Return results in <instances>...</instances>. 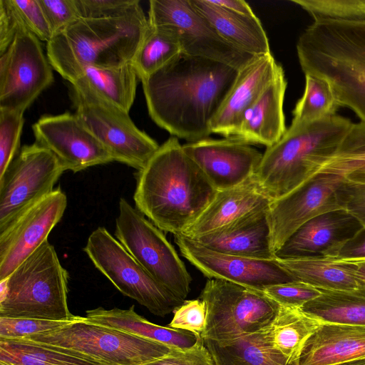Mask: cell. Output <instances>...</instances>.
Listing matches in <instances>:
<instances>
[{"label": "cell", "instance_id": "cell-1", "mask_svg": "<svg viewBox=\"0 0 365 365\" xmlns=\"http://www.w3.org/2000/svg\"><path fill=\"white\" fill-rule=\"evenodd\" d=\"M239 71L222 62L180 53L140 80L150 117L178 138H207Z\"/></svg>", "mask_w": 365, "mask_h": 365}, {"label": "cell", "instance_id": "cell-2", "mask_svg": "<svg viewBox=\"0 0 365 365\" xmlns=\"http://www.w3.org/2000/svg\"><path fill=\"white\" fill-rule=\"evenodd\" d=\"M217 192L173 136L138 171L133 200L157 227L176 235L197 220Z\"/></svg>", "mask_w": 365, "mask_h": 365}, {"label": "cell", "instance_id": "cell-3", "mask_svg": "<svg viewBox=\"0 0 365 365\" xmlns=\"http://www.w3.org/2000/svg\"><path fill=\"white\" fill-rule=\"evenodd\" d=\"M305 74L327 80L339 106L365 123V19L314 21L297 43Z\"/></svg>", "mask_w": 365, "mask_h": 365}, {"label": "cell", "instance_id": "cell-4", "mask_svg": "<svg viewBox=\"0 0 365 365\" xmlns=\"http://www.w3.org/2000/svg\"><path fill=\"white\" fill-rule=\"evenodd\" d=\"M148 26L140 3L120 16L79 19L46 43V56L53 70L71 83L88 66L131 63Z\"/></svg>", "mask_w": 365, "mask_h": 365}, {"label": "cell", "instance_id": "cell-5", "mask_svg": "<svg viewBox=\"0 0 365 365\" xmlns=\"http://www.w3.org/2000/svg\"><path fill=\"white\" fill-rule=\"evenodd\" d=\"M352 123L336 114L303 126H289L262 154L255 175L260 189L273 201L299 187L336 154Z\"/></svg>", "mask_w": 365, "mask_h": 365}, {"label": "cell", "instance_id": "cell-6", "mask_svg": "<svg viewBox=\"0 0 365 365\" xmlns=\"http://www.w3.org/2000/svg\"><path fill=\"white\" fill-rule=\"evenodd\" d=\"M68 274L46 240L0 282V317L75 320L68 306Z\"/></svg>", "mask_w": 365, "mask_h": 365}, {"label": "cell", "instance_id": "cell-7", "mask_svg": "<svg viewBox=\"0 0 365 365\" xmlns=\"http://www.w3.org/2000/svg\"><path fill=\"white\" fill-rule=\"evenodd\" d=\"M26 339L76 351L105 365H143L176 350L83 317Z\"/></svg>", "mask_w": 365, "mask_h": 365}, {"label": "cell", "instance_id": "cell-8", "mask_svg": "<svg viewBox=\"0 0 365 365\" xmlns=\"http://www.w3.org/2000/svg\"><path fill=\"white\" fill-rule=\"evenodd\" d=\"M200 299L206 307L201 337L227 341L269 328L280 305L260 291L229 281L208 279Z\"/></svg>", "mask_w": 365, "mask_h": 365}, {"label": "cell", "instance_id": "cell-9", "mask_svg": "<svg viewBox=\"0 0 365 365\" xmlns=\"http://www.w3.org/2000/svg\"><path fill=\"white\" fill-rule=\"evenodd\" d=\"M75 113L110 153L114 161L142 170L160 145L139 129L129 112L104 99L86 86L70 83Z\"/></svg>", "mask_w": 365, "mask_h": 365}, {"label": "cell", "instance_id": "cell-10", "mask_svg": "<svg viewBox=\"0 0 365 365\" xmlns=\"http://www.w3.org/2000/svg\"><path fill=\"white\" fill-rule=\"evenodd\" d=\"M115 237L158 282L182 302L192 277L163 232L123 197L118 203Z\"/></svg>", "mask_w": 365, "mask_h": 365}, {"label": "cell", "instance_id": "cell-11", "mask_svg": "<svg viewBox=\"0 0 365 365\" xmlns=\"http://www.w3.org/2000/svg\"><path fill=\"white\" fill-rule=\"evenodd\" d=\"M83 250L123 294L152 314L165 317L184 302L152 277L105 227H98L91 233Z\"/></svg>", "mask_w": 365, "mask_h": 365}, {"label": "cell", "instance_id": "cell-12", "mask_svg": "<svg viewBox=\"0 0 365 365\" xmlns=\"http://www.w3.org/2000/svg\"><path fill=\"white\" fill-rule=\"evenodd\" d=\"M148 23L169 29L187 55L207 58L241 70L255 56L224 39L190 0H150Z\"/></svg>", "mask_w": 365, "mask_h": 365}, {"label": "cell", "instance_id": "cell-13", "mask_svg": "<svg viewBox=\"0 0 365 365\" xmlns=\"http://www.w3.org/2000/svg\"><path fill=\"white\" fill-rule=\"evenodd\" d=\"M41 41L21 26L0 54V108L24 111L53 82Z\"/></svg>", "mask_w": 365, "mask_h": 365}, {"label": "cell", "instance_id": "cell-14", "mask_svg": "<svg viewBox=\"0 0 365 365\" xmlns=\"http://www.w3.org/2000/svg\"><path fill=\"white\" fill-rule=\"evenodd\" d=\"M64 171L47 148L36 142L23 146L0 179V227L51 192Z\"/></svg>", "mask_w": 365, "mask_h": 365}, {"label": "cell", "instance_id": "cell-15", "mask_svg": "<svg viewBox=\"0 0 365 365\" xmlns=\"http://www.w3.org/2000/svg\"><path fill=\"white\" fill-rule=\"evenodd\" d=\"M67 203L66 195L58 187L0 227V282L48 240Z\"/></svg>", "mask_w": 365, "mask_h": 365}, {"label": "cell", "instance_id": "cell-16", "mask_svg": "<svg viewBox=\"0 0 365 365\" xmlns=\"http://www.w3.org/2000/svg\"><path fill=\"white\" fill-rule=\"evenodd\" d=\"M344 177L319 171L268 209L271 243L275 252L302 225L323 213L341 208L337 188Z\"/></svg>", "mask_w": 365, "mask_h": 365}, {"label": "cell", "instance_id": "cell-17", "mask_svg": "<svg viewBox=\"0 0 365 365\" xmlns=\"http://www.w3.org/2000/svg\"><path fill=\"white\" fill-rule=\"evenodd\" d=\"M174 237L181 255L208 279L226 280L260 291L297 281L277 259L264 260L222 254L182 235Z\"/></svg>", "mask_w": 365, "mask_h": 365}, {"label": "cell", "instance_id": "cell-18", "mask_svg": "<svg viewBox=\"0 0 365 365\" xmlns=\"http://www.w3.org/2000/svg\"><path fill=\"white\" fill-rule=\"evenodd\" d=\"M32 130L35 142L52 152L65 170L76 173L114 161L76 113L43 115Z\"/></svg>", "mask_w": 365, "mask_h": 365}, {"label": "cell", "instance_id": "cell-19", "mask_svg": "<svg viewBox=\"0 0 365 365\" xmlns=\"http://www.w3.org/2000/svg\"><path fill=\"white\" fill-rule=\"evenodd\" d=\"M182 148L217 191L237 187L253 178L262 158L251 145L232 138H207Z\"/></svg>", "mask_w": 365, "mask_h": 365}, {"label": "cell", "instance_id": "cell-20", "mask_svg": "<svg viewBox=\"0 0 365 365\" xmlns=\"http://www.w3.org/2000/svg\"><path fill=\"white\" fill-rule=\"evenodd\" d=\"M343 208L319 215L298 228L275 252L276 259L336 258L341 247L362 228Z\"/></svg>", "mask_w": 365, "mask_h": 365}, {"label": "cell", "instance_id": "cell-21", "mask_svg": "<svg viewBox=\"0 0 365 365\" xmlns=\"http://www.w3.org/2000/svg\"><path fill=\"white\" fill-rule=\"evenodd\" d=\"M272 53L257 57L237 78L210 124L211 133L232 138L245 112L282 70Z\"/></svg>", "mask_w": 365, "mask_h": 365}, {"label": "cell", "instance_id": "cell-22", "mask_svg": "<svg viewBox=\"0 0 365 365\" xmlns=\"http://www.w3.org/2000/svg\"><path fill=\"white\" fill-rule=\"evenodd\" d=\"M272 201L260 189L254 176L237 187L217 191L201 215L182 235L197 239L268 209Z\"/></svg>", "mask_w": 365, "mask_h": 365}, {"label": "cell", "instance_id": "cell-23", "mask_svg": "<svg viewBox=\"0 0 365 365\" xmlns=\"http://www.w3.org/2000/svg\"><path fill=\"white\" fill-rule=\"evenodd\" d=\"M268 209L247 215L194 240L209 250L222 254L264 260L274 259Z\"/></svg>", "mask_w": 365, "mask_h": 365}, {"label": "cell", "instance_id": "cell-24", "mask_svg": "<svg viewBox=\"0 0 365 365\" xmlns=\"http://www.w3.org/2000/svg\"><path fill=\"white\" fill-rule=\"evenodd\" d=\"M287 82L282 69L245 112L232 139L267 148L287 131L283 104Z\"/></svg>", "mask_w": 365, "mask_h": 365}, {"label": "cell", "instance_id": "cell-25", "mask_svg": "<svg viewBox=\"0 0 365 365\" xmlns=\"http://www.w3.org/2000/svg\"><path fill=\"white\" fill-rule=\"evenodd\" d=\"M365 357V327L321 324L306 341L299 365H336Z\"/></svg>", "mask_w": 365, "mask_h": 365}, {"label": "cell", "instance_id": "cell-26", "mask_svg": "<svg viewBox=\"0 0 365 365\" xmlns=\"http://www.w3.org/2000/svg\"><path fill=\"white\" fill-rule=\"evenodd\" d=\"M199 11L227 42L255 56L271 53L266 32L259 19L226 11L209 0H190Z\"/></svg>", "mask_w": 365, "mask_h": 365}, {"label": "cell", "instance_id": "cell-27", "mask_svg": "<svg viewBox=\"0 0 365 365\" xmlns=\"http://www.w3.org/2000/svg\"><path fill=\"white\" fill-rule=\"evenodd\" d=\"M86 317L90 322L122 330L179 350L190 349L202 339L200 334L192 331L150 322L135 312L134 306L128 309H105L98 307L86 311Z\"/></svg>", "mask_w": 365, "mask_h": 365}, {"label": "cell", "instance_id": "cell-28", "mask_svg": "<svg viewBox=\"0 0 365 365\" xmlns=\"http://www.w3.org/2000/svg\"><path fill=\"white\" fill-rule=\"evenodd\" d=\"M268 329L227 341L202 340L215 365H299L274 348Z\"/></svg>", "mask_w": 365, "mask_h": 365}, {"label": "cell", "instance_id": "cell-29", "mask_svg": "<svg viewBox=\"0 0 365 365\" xmlns=\"http://www.w3.org/2000/svg\"><path fill=\"white\" fill-rule=\"evenodd\" d=\"M277 260L296 280L308 284L318 289H358L353 262L325 257L277 259Z\"/></svg>", "mask_w": 365, "mask_h": 365}, {"label": "cell", "instance_id": "cell-30", "mask_svg": "<svg viewBox=\"0 0 365 365\" xmlns=\"http://www.w3.org/2000/svg\"><path fill=\"white\" fill-rule=\"evenodd\" d=\"M320 291L300 308L303 312L320 324L365 327V289Z\"/></svg>", "mask_w": 365, "mask_h": 365}, {"label": "cell", "instance_id": "cell-31", "mask_svg": "<svg viewBox=\"0 0 365 365\" xmlns=\"http://www.w3.org/2000/svg\"><path fill=\"white\" fill-rule=\"evenodd\" d=\"M0 362L9 365H105L61 347L26 338L1 337Z\"/></svg>", "mask_w": 365, "mask_h": 365}, {"label": "cell", "instance_id": "cell-32", "mask_svg": "<svg viewBox=\"0 0 365 365\" xmlns=\"http://www.w3.org/2000/svg\"><path fill=\"white\" fill-rule=\"evenodd\" d=\"M138 78L131 62L114 67L88 66L74 82L86 86L104 99L129 112L135 100Z\"/></svg>", "mask_w": 365, "mask_h": 365}, {"label": "cell", "instance_id": "cell-33", "mask_svg": "<svg viewBox=\"0 0 365 365\" xmlns=\"http://www.w3.org/2000/svg\"><path fill=\"white\" fill-rule=\"evenodd\" d=\"M320 325L300 308L280 306L268 331L274 348L292 363L299 361L306 341Z\"/></svg>", "mask_w": 365, "mask_h": 365}, {"label": "cell", "instance_id": "cell-34", "mask_svg": "<svg viewBox=\"0 0 365 365\" xmlns=\"http://www.w3.org/2000/svg\"><path fill=\"white\" fill-rule=\"evenodd\" d=\"M181 53L177 38L169 29L149 24L132 64L138 78L142 80L165 66Z\"/></svg>", "mask_w": 365, "mask_h": 365}, {"label": "cell", "instance_id": "cell-35", "mask_svg": "<svg viewBox=\"0 0 365 365\" xmlns=\"http://www.w3.org/2000/svg\"><path fill=\"white\" fill-rule=\"evenodd\" d=\"M304 76V91L293 110L291 127L303 126L336 115L340 107L327 80L312 74Z\"/></svg>", "mask_w": 365, "mask_h": 365}, {"label": "cell", "instance_id": "cell-36", "mask_svg": "<svg viewBox=\"0 0 365 365\" xmlns=\"http://www.w3.org/2000/svg\"><path fill=\"white\" fill-rule=\"evenodd\" d=\"M307 11L314 21L365 19V0H292Z\"/></svg>", "mask_w": 365, "mask_h": 365}, {"label": "cell", "instance_id": "cell-37", "mask_svg": "<svg viewBox=\"0 0 365 365\" xmlns=\"http://www.w3.org/2000/svg\"><path fill=\"white\" fill-rule=\"evenodd\" d=\"M24 113L0 108V179L19 151Z\"/></svg>", "mask_w": 365, "mask_h": 365}, {"label": "cell", "instance_id": "cell-38", "mask_svg": "<svg viewBox=\"0 0 365 365\" xmlns=\"http://www.w3.org/2000/svg\"><path fill=\"white\" fill-rule=\"evenodd\" d=\"M20 23L41 41L53 36L38 0H7Z\"/></svg>", "mask_w": 365, "mask_h": 365}, {"label": "cell", "instance_id": "cell-39", "mask_svg": "<svg viewBox=\"0 0 365 365\" xmlns=\"http://www.w3.org/2000/svg\"><path fill=\"white\" fill-rule=\"evenodd\" d=\"M73 321L74 320L0 317V337L6 339L27 338L34 334L55 330Z\"/></svg>", "mask_w": 365, "mask_h": 365}, {"label": "cell", "instance_id": "cell-40", "mask_svg": "<svg viewBox=\"0 0 365 365\" xmlns=\"http://www.w3.org/2000/svg\"><path fill=\"white\" fill-rule=\"evenodd\" d=\"M264 292L280 306L295 308H301L321 294L319 289L300 281L272 285Z\"/></svg>", "mask_w": 365, "mask_h": 365}, {"label": "cell", "instance_id": "cell-41", "mask_svg": "<svg viewBox=\"0 0 365 365\" xmlns=\"http://www.w3.org/2000/svg\"><path fill=\"white\" fill-rule=\"evenodd\" d=\"M80 19H108L123 15L140 3L138 0H75Z\"/></svg>", "mask_w": 365, "mask_h": 365}, {"label": "cell", "instance_id": "cell-42", "mask_svg": "<svg viewBox=\"0 0 365 365\" xmlns=\"http://www.w3.org/2000/svg\"><path fill=\"white\" fill-rule=\"evenodd\" d=\"M206 325V307L200 299L185 300L175 310L169 326L194 332L201 336Z\"/></svg>", "mask_w": 365, "mask_h": 365}, {"label": "cell", "instance_id": "cell-43", "mask_svg": "<svg viewBox=\"0 0 365 365\" xmlns=\"http://www.w3.org/2000/svg\"><path fill=\"white\" fill-rule=\"evenodd\" d=\"M53 36L80 19L75 0H38Z\"/></svg>", "mask_w": 365, "mask_h": 365}, {"label": "cell", "instance_id": "cell-44", "mask_svg": "<svg viewBox=\"0 0 365 365\" xmlns=\"http://www.w3.org/2000/svg\"><path fill=\"white\" fill-rule=\"evenodd\" d=\"M319 171L339 174L351 182H365V155H335Z\"/></svg>", "mask_w": 365, "mask_h": 365}, {"label": "cell", "instance_id": "cell-45", "mask_svg": "<svg viewBox=\"0 0 365 365\" xmlns=\"http://www.w3.org/2000/svg\"><path fill=\"white\" fill-rule=\"evenodd\" d=\"M336 196L340 207L365 227V182H351L344 178L337 188Z\"/></svg>", "mask_w": 365, "mask_h": 365}, {"label": "cell", "instance_id": "cell-46", "mask_svg": "<svg viewBox=\"0 0 365 365\" xmlns=\"http://www.w3.org/2000/svg\"><path fill=\"white\" fill-rule=\"evenodd\" d=\"M143 365H215V363L202 338L190 349H176L165 356Z\"/></svg>", "mask_w": 365, "mask_h": 365}, {"label": "cell", "instance_id": "cell-47", "mask_svg": "<svg viewBox=\"0 0 365 365\" xmlns=\"http://www.w3.org/2000/svg\"><path fill=\"white\" fill-rule=\"evenodd\" d=\"M21 26L7 0H0V54L9 46Z\"/></svg>", "mask_w": 365, "mask_h": 365}, {"label": "cell", "instance_id": "cell-48", "mask_svg": "<svg viewBox=\"0 0 365 365\" xmlns=\"http://www.w3.org/2000/svg\"><path fill=\"white\" fill-rule=\"evenodd\" d=\"M335 155H365L364 122L351 124Z\"/></svg>", "mask_w": 365, "mask_h": 365}, {"label": "cell", "instance_id": "cell-49", "mask_svg": "<svg viewBox=\"0 0 365 365\" xmlns=\"http://www.w3.org/2000/svg\"><path fill=\"white\" fill-rule=\"evenodd\" d=\"M335 259L344 261L365 260V227L341 247Z\"/></svg>", "mask_w": 365, "mask_h": 365}, {"label": "cell", "instance_id": "cell-50", "mask_svg": "<svg viewBox=\"0 0 365 365\" xmlns=\"http://www.w3.org/2000/svg\"><path fill=\"white\" fill-rule=\"evenodd\" d=\"M210 3L230 12L254 15L255 13L249 4L243 0H209Z\"/></svg>", "mask_w": 365, "mask_h": 365}, {"label": "cell", "instance_id": "cell-51", "mask_svg": "<svg viewBox=\"0 0 365 365\" xmlns=\"http://www.w3.org/2000/svg\"><path fill=\"white\" fill-rule=\"evenodd\" d=\"M355 266V277L358 288L365 289V260L351 261Z\"/></svg>", "mask_w": 365, "mask_h": 365}, {"label": "cell", "instance_id": "cell-52", "mask_svg": "<svg viewBox=\"0 0 365 365\" xmlns=\"http://www.w3.org/2000/svg\"><path fill=\"white\" fill-rule=\"evenodd\" d=\"M336 365H365V357Z\"/></svg>", "mask_w": 365, "mask_h": 365}, {"label": "cell", "instance_id": "cell-53", "mask_svg": "<svg viewBox=\"0 0 365 365\" xmlns=\"http://www.w3.org/2000/svg\"><path fill=\"white\" fill-rule=\"evenodd\" d=\"M0 365H9V364L0 362Z\"/></svg>", "mask_w": 365, "mask_h": 365}]
</instances>
